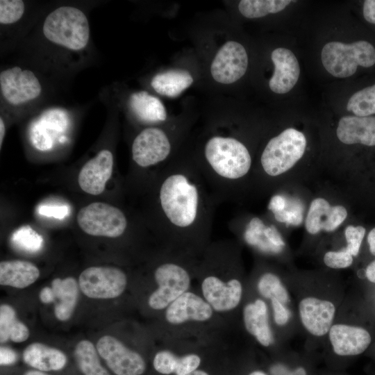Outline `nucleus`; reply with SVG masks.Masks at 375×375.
<instances>
[{
    "mask_svg": "<svg viewBox=\"0 0 375 375\" xmlns=\"http://www.w3.org/2000/svg\"><path fill=\"white\" fill-rule=\"evenodd\" d=\"M266 226L258 217L252 218L247 226L244 238L246 242L258 247L260 250L277 253L282 251L281 249L273 246L265 235Z\"/></svg>",
    "mask_w": 375,
    "mask_h": 375,
    "instance_id": "obj_33",
    "label": "nucleus"
},
{
    "mask_svg": "<svg viewBox=\"0 0 375 375\" xmlns=\"http://www.w3.org/2000/svg\"><path fill=\"white\" fill-rule=\"evenodd\" d=\"M201 290L204 299L217 312H226L236 308L242 294V286L239 280L231 278L224 281L215 275H209L203 278Z\"/></svg>",
    "mask_w": 375,
    "mask_h": 375,
    "instance_id": "obj_14",
    "label": "nucleus"
},
{
    "mask_svg": "<svg viewBox=\"0 0 375 375\" xmlns=\"http://www.w3.org/2000/svg\"><path fill=\"white\" fill-rule=\"evenodd\" d=\"M306 139L301 131L290 128L272 138L265 146L260 163L269 176H276L291 169L303 156Z\"/></svg>",
    "mask_w": 375,
    "mask_h": 375,
    "instance_id": "obj_5",
    "label": "nucleus"
},
{
    "mask_svg": "<svg viewBox=\"0 0 375 375\" xmlns=\"http://www.w3.org/2000/svg\"><path fill=\"white\" fill-rule=\"evenodd\" d=\"M265 235L273 246L283 249L285 242L274 226H266L265 228Z\"/></svg>",
    "mask_w": 375,
    "mask_h": 375,
    "instance_id": "obj_42",
    "label": "nucleus"
},
{
    "mask_svg": "<svg viewBox=\"0 0 375 375\" xmlns=\"http://www.w3.org/2000/svg\"><path fill=\"white\" fill-rule=\"evenodd\" d=\"M188 375H209L207 372L203 370L197 369L194 372L188 374Z\"/></svg>",
    "mask_w": 375,
    "mask_h": 375,
    "instance_id": "obj_50",
    "label": "nucleus"
},
{
    "mask_svg": "<svg viewBox=\"0 0 375 375\" xmlns=\"http://www.w3.org/2000/svg\"><path fill=\"white\" fill-rule=\"evenodd\" d=\"M208 168L201 171L217 195H226L227 185L240 180L250 171L251 157L247 148L231 137L213 136L203 151Z\"/></svg>",
    "mask_w": 375,
    "mask_h": 375,
    "instance_id": "obj_2",
    "label": "nucleus"
},
{
    "mask_svg": "<svg viewBox=\"0 0 375 375\" xmlns=\"http://www.w3.org/2000/svg\"><path fill=\"white\" fill-rule=\"evenodd\" d=\"M24 375H49L44 372L39 371L37 369L28 370L26 372Z\"/></svg>",
    "mask_w": 375,
    "mask_h": 375,
    "instance_id": "obj_49",
    "label": "nucleus"
},
{
    "mask_svg": "<svg viewBox=\"0 0 375 375\" xmlns=\"http://www.w3.org/2000/svg\"><path fill=\"white\" fill-rule=\"evenodd\" d=\"M80 290L85 296L95 299L118 297L127 285L126 274L115 267H90L79 276Z\"/></svg>",
    "mask_w": 375,
    "mask_h": 375,
    "instance_id": "obj_8",
    "label": "nucleus"
},
{
    "mask_svg": "<svg viewBox=\"0 0 375 375\" xmlns=\"http://www.w3.org/2000/svg\"><path fill=\"white\" fill-rule=\"evenodd\" d=\"M249 375H267L265 373H264L262 371H253L251 373H250Z\"/></svg>",
    "mask_w": 375,
    "mask_h": 375,
    "instance_id": "obj_51",
    "label": "nucleus"
},
{
    "mask_svg": "<svg viewBox=\"0 0 375 375\" xmlns=\"http://www.w3.org/2000/svg\"><path fill=\"white\" fill-rule=\"evenodd\" d=\"M275 219L280 222H285L286 224L299 225L302 222L303 214L302 210L297 204H292L288 209L274 212Z\"/></svg>",
    "mask_w": 375,
    "mask_h": 375,
    "instance_id": "obj_39",
    "label": "nucleus"
},
{
    "mask_svg": "<svg viewBox=\"0 0 375 375\" xmlns=\"http://www.w3.org/2000/svg\"><path fill=\"white\" fill-rule=\"evenodd\" d=\"M192 83L193 78L188 71L172 69L156 74L151 85L161 95L176 97Z\"/></svg>",
    "mask_w": 375,
    "mask_h": 375,
    "instance_id": "obj_28",
    "label": "nucleus"
},
{
    "mask_svg": "<svg viewBox=\"0 0 375 375\" xmlns=\"http://www.w3.org/2000/svg\"><path fill=\"white\" fill-rule=\"evenodd\" d=\"M112 169V153L107 149L101 150L81 168L78 178L80 188L90 194L102 193L111 177Z\"/></svg>",
    "mask_w": 375,
    "mask_h": 375,
    "instance_id": "obj_15",
    "label": "nucleus"
},
{
    "mask_svg": "<svg viewBox=\"0 0 375 375\" xmlns=\"http://www.w3.org/2000/svg\"><path fill=\"white\" fill-rule=\"evenodd\" d=\"M247 66L248 56L244 47L237 42L228 41L215 56L210 72L217 82L230 84L244 76Z\"/></svg>",
    "mask_w": 375,
    "mask_h": 375,
    "instance_id": "obj_13",
    "label": "nucleus"
},
{
    "mask_svg": "<svg viewBox=\"0 0 375 375\" xmlns=\"http://www.w3.org/2000/svg\"><path fill=\"white\" fill-rule=\"evenodd\" d=\"M5 133H6L5 124L3 122V119L1 117L0 118V147L1 148L3 138L5 136Z\"/></svg>",
    "mask_w": 375,
    "mask_h": 375,
    "instance_id": "obj_48",
    "label": "nucleus"
},
{
    "mask_svg": "<svg viewBox=\"0 0 375 375\" xmlns=\"http://www.w3.org/2000/svg\"><path fill=\"white\" fill-rule=\"evenodd\" d=\"M344 233L347 242L345 248L353 256H356L365 234V228L361 226L351 225L346 228Z\"/></svg>",
    "mask_w": 375,
    "mask_h": 375,
    "instance_id": "obj_37",
    "label": "nucleus"
},
{
    "mask_svg": "<svg viewBox=\"0 0 375 375\" xmlns=\"http://www.w3.org/2000/svg\"><path fill=\"white\" fill-rule=\"evenodd\" d=\"M336 133L346 144L375 146V117L344 116L338 122Z\"/></svg>",
    "mask_w": 375,
    "mask_h": 375,
    "instance_id": "obj_21",
    "label": "nucleus"
},
{
    "mask_svg": "<svg viewBox=\"0 0 375 375\" xmlns=\"http://www.w3.org/2000/svg\"><path fill=\"white\" fill-rule=\"evenodd\" d=\"M96 348L115 375H142L145 372L146 363L142 356L113 336L104 335L99 338Z\"/></svg>",
    "mask_w": 375,
    "mask_h": 375,
    "instance_id": "obj_9",
    "label": "nucleus"
},
{
    "mask_svg": "<svg viewBox=\"0 0 375 375\" xmlns=\"http://www.w3.org/2000/svg\"><path fill=\"white\" fill-rule=\"evenodd\" d=\"M0 89L3 99L10 104L19 106L38 97L41 84L29 69L13 67L1 71Z\"/></svg>",
    "mask_w": 375,
    "mask_h": 375,
    "instance_id": "obj_10",
    "label": "nucleus"
},
{
    "mask_svg": "<svg viewBox=\"0 0 375 375\" xmlns=\"http://www.w3.org/2000/svg\"><path fill=\"white\" fill-rule=\"evenodd\" d=\"M274 71L269 81L270 90L277 94L290 91L297 83L300 74L299 62L290 49H275L271 54Z\"/></svg>",
    "mask_w": 375,
    "mask_h": 375,
    "instance_id": "obj_18",
    "label": "nucleus"
},
{
    "mask_svg": "<svg viewBox=\"0 0 375 375\" xmlns=\"http://www.w3.org/2000/svg\"><path fill=\"white\" fill-rule=\"evenodd\" d=\"M324 262L331 268H347L352 264L353 256L346 248L338 251H328L324 256Z\"/></svg>",
    "mask_w": 375,
    "mask_h": 375,
    "instance_id": "obj_38",
    "label": "nucleus"
},
{
    "mask_svg": "<svg viewBox=\"0 0 375 375\" xmlns=\"http://www.w3.org/2000/svg\"><path fill=\"white\" fill-rule=\"evenodd\" d=\"M212 313L213 309L205 299L187 291L166 308L165 318L169 323L178 325L188 321H207Z\"/></svg>",
    "mask_w": 375,
    "mask_h": 375,
    "instance_id": "obj_16",
    "label": "nucleus"
},
{
    "mask_svg": "<svg viewBox=\"0 0 375 375\" xmlns=\"http://www.w3.org/2000/svg\"><path fill=\"white\" fill-rule=\"evenodd\" d=\"M367 242L371 253L375 256V228H372L369 233L367 235Z\"/></svg>",
    "mask_w": 375,
    "mask_h": 375,
    "instance_id": "obj_47",
    "label": "nucleus"
},
{
    "mask_svg": "<svg viewBox=\"0 0 375 375\" xmlns=\"http://www.w3.org/2000/svg\"><path fill=\"white\" fill-rule=\"evenodd\" d=\"M76 362L84 375H110L101 365L97 348L87 340H81L75 347Z\"/></svg>",
    "mask_w": 375,
    "mask_h": 375,
    "instance_id": "obj_30",
    "label": "nucleus"
},
{
    "mask_svg": "<svg viewBox=\"0 0 375 375\" xmlns=\"http://www.w3.org/2000/svg\"><path fill=\"white\" fill-rule=\"evenodd\" d=\"M291 1L242 0L238 4L240 13L247 18H258L283 10Z\"/></svg>",
    "mask_w": 375,
    "mask_h": 375,
    "instance_id": "obj_31",
    "label": "nucleus"
},
{
    "mask_svg": "<svg viewBox=\"0 0 375 375\" xmlns=\"http://www.w3.org/2000/svg\"><path fill=\"white\" fill-rule=\"evenodd\" d=\"M17 360V355L12 349L7 347L0 348V364L1 366L10 365Z\"/></svg>",
    "mask_w": 375,
    "mask_h": 375,
    "instance_id": "obj_43",
    "label": "nucleus"
},
{
    "mask_svg": "<svg viewBox=\"0 0 375 375\" xmlns=\"http://www.w3.org/2000/svg\"><path fill=\"white\" fill-rule=\"evenodd\" d=\"M347 109L358 117L375 114V84L354 93L347 103Z\"/></svg>",
    "mask_w": 375,
    "mask_h": 375,
    "instance_id": "obj_32",
    "label": "nucleus"
},
{
    "mask_svg": "<svg viewBox=\"0 0 375 375\" xmlns=\"http://www.w3.org/2000/svg\"><path fill=\"white\" fill-rule=\"evenodd\" d=\"M25 6L21 0L0 1V23L10 24L17 22L24 15Z\"/></svg>",
    "mask_w": 375,
    "mask_h": 375,
    "instance_id": "obj_36",
    "label": "nucleus"
},
{
    "mask_svg": "<svg viewBox=\"0 0 375 375\" xmlns=\"http://www.w3.org/2000/svg\"><path fill=\"white\" fill-rule=\"evenodd\" d=\"M200 363L201 358L197 354L191 353L178 357L168 350L158 351L153 360L154 369L165 375H188L197 370Z\"/></svg>",
    "mask_w": 375,
    "mask_h": 375,
    "instance_id": "obj_26",
    "label": "nucleus"
},
{
    "mask_svg": "<svg viewBox=\"0 0 375 375\" xmlns=\"http://www.w3.org/2000/svg\"><path fill=\"white\" fill-rule=\"evenodd\" d=\"M322 62L327 72L335 77L353 75L358 66L370 67L375 64V48L364 40L344 44L330 42L321 53Z\"/></svg>",
    "mask_w": 375,
    "mask_h": 375,
    "instance_id": "obj_4",
    "label": "nucleus"
},
{
    "mask_svg": "<svg viewBox=\"0 0 375 375\" xmlns=\"http://www.w3.org/2000/svg\"><path fill=\"white\" fill-rule=\"evenodd\" d=\"M201 169H167L158 190V202L169 235L206 234L215 201Z\"/></svg>",
    "mask_w": 375,
    "mask_h": 375,
    "instance_id": "obj_1",
    "label": "nucleus"
},
{
    "mask_svg": "<svg viewBox=\"0 0 375 375\" xmlns=\"http://www.w3.org/2000/svg\"><path fill=\"white\" fill-rule=\"evenodd\" d=\"M37 211L41 215L62 219L69 215L70 209L67 206L40 205Z\"/></svg>",
    "mask_w": 375,
    "mask_h": 375,
    "instance_id": "obj_40",
    "label": "nucleus"
},
{
    "mask_svg": "<svg viewBox=\"0 0 375 375\" xmlns=\"http://www.w3.org/2000/svg\"><path fill=\"white\" fill-rule=\"evenodd\" d=\"M328 333L333 351L339 356L360 354L367 349L372 340L367 330L350 325H333Z\"/></svg>",
    "mask_w": 375,
    "mask_h": 375,
    "instance_id": "obj_19",
    "label": "nucleus"
},
{
    "mask_svg": "<svg viewBox=\"0 0 375 375\" xmlns=\"http://www.w3.org/2000/svg\"><path fill=\"white\" fill-rule=\"evenodd\" d=\"M39 269L32 262L21 260L0 262V284L15 288H25L36 281Z\"/></svg>",
    "mask_w": 375,
    "mask_h": 375,
    "instance_id": "obj_25",
    "label": "nucleus"
},
{
    "mask_svg": "<svg viewBox=\"0 0 375 375\" xmlns=\"http://www.w3.org/2000/svg\"><path fill=\"white\" fill-rule=\"evenodd\" d=\"M271 303L274 310V318L275 322L279 325H285L290 317V313L283 303L276 298L271 299Z\"/></svg>",
    "mask_w": 375,
    "mask_h": 375,
    "instance_id": "obj_41",
    "label": "nucleus"
},
{
    "mask_svg": "<svg viewBox=\"0 0 375 375\" xmlns=\"http://www.w3.org/2000/svg\"><path fill=\"white\" fill-rule=\"evenodd\" d=\"M365 274L370 282L375 283V260L368 265L365 270Z\"/></svg>",
    "mask_w": 375,
    "mask_h": 375,
    "instance_id": "obj_46",
    "label": "nucleus"
},
{
    "mask_svg": "<svg viewBox=\"0 0 375 375\" xmlns=\"http://www.w3.org/2000/svg\"><path fill=\"white\" fill-rule=\"evenodd\" d=\"M23 360L28 366L42 372L58 371L67 362L65 353L43 343L33 342L23 351Z\"/></svg>",
    "mask_w": 375,
    "mask_h": 375,
    "instance_id": "obj_23",
    "label": "nucleus"
},
{
    "mask_svg": "<svg viewBox=\"0 0 375 375\" xmlns=\"http://www.w3.org/2000/svg\"><path fill=\"white\" fill-rule=\"evenodd\" d=\"M42 32L51 42L74 51L85 48L90 38L87 17L72 6H61L50 12L44 22Z\"/></svg>",
    "mask_w": 375,
    "mask_h": 375,
    "instance_id": "obj_3",
    "label": "nucleus"
},
{
    "mask_svg": "<svg viewBox=\"0 0 375 375\" xmlns=\"http://www.w3.org/2000/svg\"><path fill=\"white\" fill-rule=\"evenodd\" d=\"M172 150L167 134L160 128L149 127L142 130L132 144V158L141 167H149L165 161Z\"/></svg>",
    "mask_w": 375,
    "mask_h": 375,
    "instance_id": "obj_11",
    "label": "nucleus"
},
{
    "mask_svg": "<svg viewBox=\"0 0 375 375\" xmlns=\"http://www.w3.org/2000/svg\"><path fill=\"white\" fill-rule=\"evenodd\" d=\"M69 124V117L65 111L59 109L45 111L30 126L31 144L40 151H47L51 149L56 142L65 143L67 138L63 134Z\"/></svg>",
    "mask_w": 375,
    "mask_h": 375,
    "instance_id": "obj_12",
    "label": "nucleus"
},
{
    "mask_svg": "<svg viewBox=\"0 0 375 375\" xmlns=\"http://www.w3.org/2000/svg\"><path fill=\"white\" fill-rule=\"evenodd\" d=\"M154 278L158 288L149 296L148 304L153 310L167 308L190 288L191 278L181 265L166 262L155 269Z\"/></svg>",
    "mask_w": 375,
    "mask_h": 375,
    "instance_id": "obj_7",
    "label": "nucleus"
},
{
    "mask_svg": "<svg viewBox=\"0 0 375 375\" xmlns=\"http://www.w3.org/2000/svg\"><path fill=\"white\" fill-rule=\"evenodd\" d=\"M301 322L305 328L315 336L329 332L335 308L333 303L315 297H306L299 305Z\"/></svg>",
    "mask_w": 375,
    "mask_h": 375,
    "instance_id": "obj_17",
    "label": "nucleus"
},
{
    "mask_svg": "<svg viewBox=\"0 0 375 375\" xmlns=\"http://www.w3.org/2000/svg\"><path fill=\"white\" fill-rule=\"evenodd\" d=\"M128 103L132 112L144 122L156 123L167 118L166 110L161 101L146 91L133 93Z\"/></svg>",
    "mask_w": 375,
    "mask_h": 375,
    "instance_id": "obj_27",
    "label": "nucleus"
},
{
    "mask_svg": "<svg viewBox=\"0 0 375 375\" xmlns=\"http://www.w3.org/2000/svg\"><path fill=\"white\" fill-rule=\"evenodd\" d=\"M30 335L26 325L17 317L15 309L8 304L0 306V342L11 340L14 342L26 341Z\"/></svg>",
    "mask_w": 375,
    "mask_h": 375,
    "instance_id": "obj_29",
    "label": "nucleus"
},
{
    "mask_svg": "<svg viewBox=\"0 0 375 375\" xmlns=\"http://www.w3.org/2000/svg\"><path fill=\"white\" fill-rule=\"evenodd\" d=\"M243 320L247 331L262 346L268 347L272 343L267 306L264 301L257 299L248 303L243 310Z\"/></svg>",
    "mask_w": 375,
    "mask_h": 375,
    "instance_id": "obj_24",
    "label": "nucleus"
},
{
    "mask_svg": "<svg viewBox=\"0 0 375 375\" xmlns=\"http://www.w3.org/2000/svg\"><path fill=\"white\" fill-rule=\"evenodd\" d=\"M347 211L344 206H331L323 198H317L311 203L306 219V228L310 234L321 230H335L346 219Z\"/></svg>",
    "mask_w": 375,
    "mask_h": 375,
    "instance_id": "obj_20",
    "label": "nucleus"
},
{
    "mask_svg": "<svg viewBox=\"0 0 375 375\" xmlns=\"http://www.w3.org/2000/svg\"><path fill=\"white\" fill-rule=\"evenodd\" d=\"M77 222L85 233L94 236L118 238L127 227L123 212L102 202L92 203L82 208L77 215Z\"/></svg>",
    "mask_w": 375,
    "mask_h": 375,
    "instance_id": "obj_6",
    "label": "nucleus"
},
{
    "mask_svg": "<svg viewBox=\"0 0 375 375\" xmlns=\"http://www.w3.org/2000/svg\"><path fill=\"white\" fill-rule=\"evenodd\" d=\"M286 206L285 199L281 195L274 196L269 203L268 208L273 213L280 212L285 209Z\"/></svg>",
    "mask_w": 375,
    "mask_h": 375,
    "instance_id": "obj_45",
    "label": "nucleus"
},
{
    "mask_svg": "<svg viewBox=\"0 0 375 375\" xmlns=\"http://www.w3.org/2000/svg\"><path fill=\"white\" fill-rule=\"evenodd\" d=\"M53 302L55 303V317L61 322L69 320L76 308L79 285L76 279L69 276L63 279L56 278L51 282Z\"/></svg>",
    "mask_w": 375,
    "mask_h": 375,
    "instance_id": "obj_22",
    "label": "nucleus"
},
{
    "mask_svg": "<svg viewBox=\"0 0 375 375\" xmlns=\"http://www.w3.org/2000/svg\"><path fill=\"white\" fill-rule=\"evenodd\" d=\"M362 12L367 22L375 24V0L365 1Z\"/></svg>",
    "mask_w": 375,
    "mask_h": 375,
    "instance_id": "obj_44",
    "label": "nucleus"
},
{
    "mask_svg": "<svg viewBox=\"0 0 375 375\" xmlns=\"http://www.w3.org/2000/svg\"><path fill=\"white\" fill-rule=\"evenodd\" d=\"M10 241L12 245L23 251L35 253L43 246V238L31 226H21L13 232Z\"/></svg>",
    "mask_w": 375,
    "mask_h": 375,
    "instance_id": "obj_34",
    "label": "nucleus"
},
{
    "mask_svg": "<svg viewBox=\"0 0 375 375\" xmlns=\"http://www.w3.org/2000/svg\"><path fill=\"white\" fill-rule=\"evenodd\" d=\"M258 290L265 298H276L282 303L289 301L288 292L279 278L272 273L262 274L258 282Z\"/></svg>",
    "mask_w": 375,
    "mask_h": 375,
    "instance_id": "obj_35",
    "label": "nucleus"
}]
</instances>
